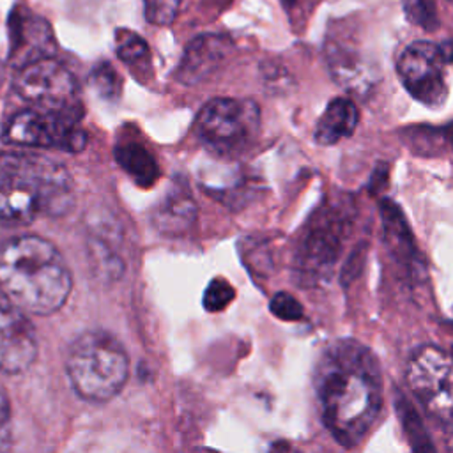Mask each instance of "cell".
<instances>
[{"instance_id":"obj_26","label":"cell","mask_w":453,"mask_h":453,"mask_svg":"<svg viewBox=\"0 0 453 453\" xmlns=\"http://www.w3.org/2000/svg\"><path fill=\"white\" fill-rule=\"evenodd\" d=\"M9 425H11V403L5 389L0 386V448L9 439Z\"/></svg>"},{"instance_id":"obj_2","label":"cell","mask_w":453,"mask_h":453,"mask_svg":"<svg viewBox=\"0 0 453 453\" xmlns=\"http://www.w3.org/2000/svg\"><path fill=\"white\" fill-rule=\"evenodd\" d=\"M71 288V271L50 241L16 235L0 244V294L25 313H55Z\"/></svg>"},{"instance_id":"obj_4","label":"cell","mask_w":453,"mask_h":453,"mask_svg":"<svg viewBox=\"0 0 453 453\" xmlns=\"http://www.w3.org/2000/svg\"><path fill=\"white\" fill-rule=\"evenodd\" d=\"M65 373L80 398L104 403L124 388L129 377V357L110 333L85 331L67 349Z\"/></svg>"},{"instance_id":"obj_30","label":"cell","mask_w":453,"mask_h":453,"mask_svg":"<svg viewBox=\"0 0 453 453\" xmlns=\"http://www.w3.org/2000/svg\"><path fill=\"white\" fill-rule=\"evenodd\" d=\"M4 76H5V71H4V64L0 62V85H2V81H4Z\"/></svg>"},{"instance_id":"obj_20","label":"cell","mask_w":453,"mask_h":453,"mask_svg":"<svg viewBox=\"0 0 453 453\" xmlns=\"http://www.w3.org/2000/svg\"><path fill=\"white\" fill-rule=\"evenodd\" d=\"M90 85L104 99H115L120 92V78L110 62H99L90 71Z\"/></svg>"},{"instance_id":"obj_7","label":"cell","mask_w":453,"mask_h":453,"mask_svg":"<svg viewBox=\"0 0 453 453\" xmlns=\"http://www.w3.org/2000/svg\"><path fill=\"white\" fill-rule=\"evenodd\" d=\"M14 92L34 108L81 115L78 83L73 73L53 57L34 60L18 69Z\"/></svg>"},{"instance_id":"obj_9","label":"cell","mask_w":453,"mask_h":453,"mask_svg":"<svg viewBox=\"0 0 453 453\" xmlns=\"http://www.w3.org/2000/svg\"><path fill=\"white\" fill-rule=\"evenodd\" d=\"M444 64L437 44L414 41L398 57L396 71L403 87L414 99L430 108H437L448 96Z\"/></svg>"},{"instance_id":"obj_15","label":"cell","mask_w":453,"mask_h":453,"mask_svg":"<svg viewBox=\"0 0 453 453\" xmlns=\"http://www.w3.org/2000/svg\"><path fill=\"white\" fill-rule=\"evenodd\" d=\"M359 120L356 104L350 99H333L320 115L315 127V142L319 145H334L343 138H349Z\"/></svg>"},{"instance_id":"obj_27","label":"cell","mask_w":453,"mask_h":453,"mask_svg":"<svg viewBox=\"0 0 453 453\" xmlns=\"http://www.w3.org/2000/svg\"><path fill=\"white\" fill-rule=\"evenodd\" d=\"M388 172H389V170H388V165H386V163H382V165H379V166L375 168V172L372 173L370 184H368V188H370L372 193H377L379 189H382V188L386 186Z\"/></svg>"},{"instance_id":"obj_21","label":"cell","mask_w":453,"mask_h":453,"mask_svg":"<svg viewBox=\"0 0 453 453\" xmlns=\"http://www.w3.org/2000/svg\"><path fill=\"white\" fill-rule=\"evenodd\" d=\"M235 297L234 287L225 278H214L203 292V308L207 311H223Z\"/></svg>"},{"instance_id":"obj_31","label":"cell","mask_w":453,"mask_h":453,"mask_svg":"<svg viewBox=\"0 0 453 453\" xmlns=\"http://www.w3.org/2000/svg\"><path fill=\"white\" fill-rule=\"evenodd\" d=\"M281 2H283V4H285V5H287V7H292V5H294V2H296V0H281Z\"/></svg>"},{"instance_id":"obj_28","label":"cell","mask_w":453,"mask_h":453,"mask_svg":"<svg viewBox=\"0 0 453 453\" xmlns=\"http://www.w3.org/2000/svg\"><path fill=\"white\" fill-rule=\"evenodd\" d=\"M439 51L442 55V60L446 64H451L453 62V39H448L444 42L439 44Z\"/></svg>"},{"instance_id":"obj_23","label":"cell","mask_w":453,"mask_h":453,"mask_svg":"<svg viewBox=\"0 0 453 453\" xmlns=\"http://www.w3.org/2000/svg\"><path fill=\"white\" fill-rule=\"evenodd\" d=\"M184 2L186 0H143L145 18L152 25H170L177 18Z\"/></svg>"},{"instance_id":"obj_16","label":"cell","mask_w":453,"mask_h":453,"mask_svg":"<svg viewBox=\"0 0 453 453\" xmlns=\"http://www.w3.org/2000/svg\"><path fill=\"white\" fill-rule=\"evenodd\" d=\"M115 159L120 168L140 186H152L159 179V166L150 150L140 142H119Z\"/></svg>"},{"instance_id":"obj_8","label":"cell","mask_w":453,"mask_h":453,"mask_svg":"<svg viewBox=\"0 0 453 453\" xmlns=\"http://www.w3.org/2000/svg\"><path fill=\"white\" fill-rule=\"evenodd\" d=\"M81 115L27 108L12 115L4 129V140L19 147L62 149L80 152L87 143L85 131L78 126Z\"/></svg>"},{"instance_id":"obj_19","label":"cell","mask_w":453,"mask_h":453,"mask_svg":"<svg viewBox=\"0 0 453 453\" xmlns=\"http://www.w3.org/2000/svg\"><path fill=\"white\" fill-rule=\"evenodd\" d=\"M115 50L117 57L127 65L140 64L149 58V46L145 39L126 28H119L115 32Z\"/></svg>"},{"instance_id":"obj_18","label":"cell","mask_w":453,"mask_h":453,"mask_svg":"<svg viewBox=\"0 0 453 453\" xmlns=\"http://www.w3.org/2000/svg\"><path fill=\"white\" fill-rule=\"evenodd\" d=\"M395 407L411 448L416 451H434L435 446L430 442V437L423 426L419 414L416 412V409L411 405V402L405 398L402 391H396L395 395Z\"/></svg>"},{"instance_id":"obj_5","label":"cell","mask_w":453,"mask_h":453,"mask_svg":"<svg viewBox=\"0 0 453 453\" xmlns=\"http://www.w3.org/2000/svg\"><path fill=\"white\" fill-rule=\"evenodd\" d=\"M258 127V104L237 97L211 99L200 110L195 124L202 143L219 156H232L248 149L257 138Z\"/></svg>"},{"instance_id":"obj_12","label":"cell","mask_w":453,"mask_h":453,"mask_svg":"<svg viewBox=\"0 0 453 453\" xmlns=\"http://www.w3.org/2000/svg\"><path fill=\"white\" fill-rule=\"evenodd\" d=\"M9 30L11 62L18 69L55 53V39L50 23L44 18L32 14L25 7H16L12 11Z\"/></svg>"},{"instance_id":"obj_14","label":"cell","mask_w":453,"mask_h":453,"mask_svg":"<svg viewBox=\"0 0 453 453\" xmlns=\"http://www.w3.org/2000/svg\"><path fill=\"white\" fill-rule=\"evenodd\" d=\"M379 211H380L382 235H384L386 248L389 250L391 257L398 264L405 265L414 274L423 267V260L419 257L412 232L407 225V219L402 209L395 202L388 198H380Z\"/></svg>"},{"instance_id":"obj_10","label":"cell","mask_w":453,"mask_h":453,"mask_svg":"<svg viewBox=\"0 0 453 453\" xmlns=\"http://www.w3.org/2000/svg\"><path fill=\"white\" fill-rule=\"evenodd\" d=\"M349 221L340 209H326L320 212L303 239L299 250V269L303 274L322 278L329 274L340 251Z\"/></svg>"},{"instance_id":"obj_3","label":"cell","mask_w":453,"mask_h":453,"mask_svg":"<svg viewBox=\"0 0 453 453\" xmlns=\"http://www.w3.org/2000/svg\"><path fill=\"white\" fill-rule=\"evenodd\" d=\"M73 196V179L58 161L32 152L0 154V225L23 226L41 214H65Z\"/></svg>"},{"instance_id":"obj_11","label":"cell","mask_w":453,"mask_h":453,"mask_svg":"<svg viewBox=\"0 0 453 453\" xmlns=\"http://www.w3.org/2000/svg\"><path fill=\"white\" fill-rule=\"evenodd\" d=\"M37 359V336L21 308L0 294V372L16 375Z\"/></svg>"},{"instance_id":"obj_25","label":"cell","mask_w":453,"mask_h":453,"mask_svg":"<svg viewBox=\"0 0 453 453\" xmlns=\"http://www.w3.org/2000/svg\"><path fill=\"white\" fill-rule=\"evenodd\" d=\"M365 251H366V242L357 244V248L352 251V255L345 262V265L342 269V283L345 287L361 273V269L365 265Z\"/></svg>"},{"instance_id":"obj_29","label":"cell","mask_w":453,"mask_h":453,"mask_svg":"<svg viewBox=\"0 0 453 453\" xmlns=\"http://www.w3.org/2000/svg\"><path fill=\"white\" fill-rule=\"evenodd\" d=\"M446 133H448V136H449V142H451V145H453V122L449 124V127H448V131H446Z\"/></svg>"},{"instance_id":"obj_24","label":"cell","mask_w":453,"mask_h":453,"mask_svg":"<svg viewBox=\"0 0 453 453\" xmlns=\"http://www.w3.org/2000/svg\"><path fill=\"white\" fill-rule=\"evenodd\" d=\"M269 310L273 311L274 317H278L280 320H287V322L299 320L303 317L301 303L288 292L274 294L269 303Z\"/></svg>"},{"instance_id":"obj_6","label":"cell","mask_w":453,"mask_h":453,"mask_svg":"<svg viewBox=\"0 0 453 453\" xmlns=\"http://www.w3.org/2000/svg\"><path fill=\"white\" fill-rule=\"evenodd\" d=\"M407 380L425 412L453 434V357L423 345L411 354Z\"/></svg>"},{"instance_id":"obj_22","label":"cell","mask_w":453,"mask_h":453,"mask_svg":"<svg viewBox=\"0 0 453 453\" xmlns=\"http://www.w3.org/2000/svg\"><path fill=\"white\" fill-rule=\"evenodd\" d=\"M405 16L418 27L425 30H435L439 18L432 0H403Z\"/></svg>"},{"instance_id":"obj_17","label":"cell","mask_w":453,"mask_h":453,"mask_svg":"<svg viewBox=\"0 0 453 453\" xmlns=\"http://www.w3.org/2000/svg\"><path fill=\"white\" fill-rule=\"evenodd\" d=\"M195 216L193 198L186 191L175 189L156 211V225L165 234H180L195 221Z\"/></svg>"},{"instance_id":"obj_1","label":"cell","mask_w":453,"mask_h":453,"mask_svg":"<svg viewBox=\"0 0 453 453\" xmlns=\"http://www.w3.org/2000/svg\"><path fill=\"white\" fill-rule=\"evenodd\" d=\"M315 388L326 428L342 446H357L382 409L375 356L356 340L334 342L320 357Z\"/></svg>"},{"instance_id":"obj_13","label":"cell","mask_w":453,"mask_h":453,"mask_svg":"<svg viewBox=\"0 0 453 453\" xmlns=\"http://www.w3.org/2000/svg\"><path fill=\"white\" fill-rule=\"evenodd\" d=\"M228 50L230 41L225 35L202 34L195 37L184 50L180 64L175 71V78L184 85H196L207 80L219 69Z\"/></svg>"}]
</instances>
